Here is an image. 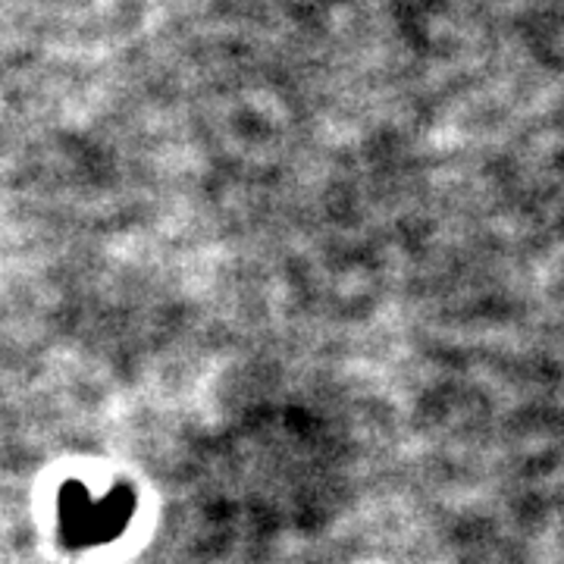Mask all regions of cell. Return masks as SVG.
I'll use <instances>...</instances> for the list:
<instances>
[{
    "mask_svg": "<svg viewBox=\"0 0 564 564\" xmlns=\"http://www.w3.org/2000/svg\"><path fill=\"white\" fill-rule=\"evenodd\" d=\"M132 496L129 492H110L107 499L95 502L79 484L63 486L61 492V524L63 536L76 545L104 543L117 536L122 524L132 514Z\"/></svg>",
    "mask_w": 564,
    "mask_h": 564,
    "instance_id": "1",
    "label": "cell"
}]
</instances>
